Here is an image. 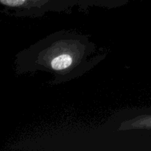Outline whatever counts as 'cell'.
I'll return each instance as SVG.
<instances>
[{
	"label": "cell",
	"mask_w": 151,
	"mask_h": 151,
	"mask_svg": "<svg viewBox=\"0 0 151 151\" xmlns=\"http://www.w3.org/2000/svg\"><path fill=\"white\" fill-rule=\"evenodd\" d=\"M96 52V44L86 35L71 30L56 31L16 55L17 75L49 72L52 86L80 78L104 60L107 53Z\"/></svg>",
	"instance_id": "6da1fadb"
},
{
	"label": "cell",
	"mask_w": 151,
	"mask_h": 151,
	"mask_svg": "<svg viewBox=\"0 0 151 151\" xmlns=\"http://www.w3.org/2000/svg\"><path fill=\"white\" fill-rule=\"evenodd\" d=\"M80 0H0L1 12L16 17L38 18L45 13L69 12Z\"/></svg>",
	"instance_id": "7a4b0ae2"
},
{
	"label": "cell",
	"mask_w": 151,
	"mask_h": 151,
	"mask_svg": "<svg viewBox=\"0 0 151 151\" xmlns=\"http://www.w3.org/2000/svg\"><path fill=\"white\" fill-rule=\"evenodd\" d=\"M151 111L150 110L131 111V113L125 116L121 121L119 131H132V130H150Z\"/></svg>",
	"instance_id": "3957f363"
},
{
	"label": "cell",
	"mask_w": 151,
	"mask_h": 151,
	"mask_svg": "<svg viewBox=\"0 0 151 151\" xmlns=\"http://www.w3.org/2000/svg\"><path fill=\"white\" fill-rule=\"evenodd\" d=\"M131 1V0H80L78 7L83 10H87L91 7L114 9L125 5Z\"/></svg>",
	"instance_id": "277c9868"
}]
</instances>
